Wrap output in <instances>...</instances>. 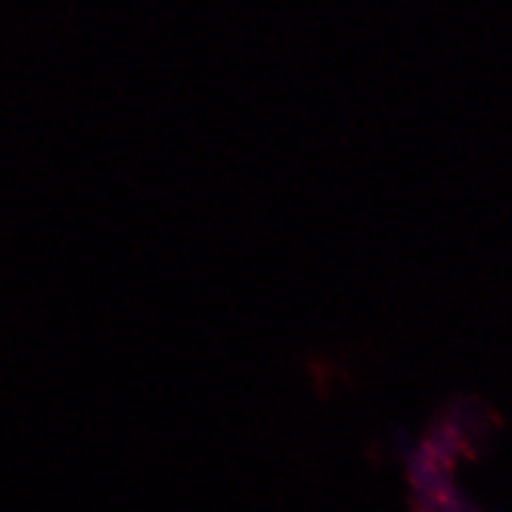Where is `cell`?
<instances>
[{"label": "cell", "mask_w": 512, "mask_h": 512, "mask_svg": "<svg viewBox=\"0 0 512 512\" xmlns=\"http://www.w3.org/2000/svg\"><path fill=\"white\" fill-rule=\"evenodd\" d=\"M438 416H444L447 423L454 426V432L460 435V441L466 447V457H478L481 450L488 447V438H494L497 426H500L494 410L485 401L469 398V395L447 401Z\"/></svg>", "instance_id": "1"}, {"label": "cell", "mask_w": 512, "mask_h": 512, "mask_svg": "<svg viewBox=\"0 0 512 512\" xmlns=\"http://www.w3.org/2000/svg\"><path fill=\"white\" fill-rule=\"evenodd\" d=\"M419 444H423L432 457H438L447 469H454L460 463V457H466V447H463L460 435L454 432V426H450L444 416H435L432 419L429 429L423 432V441H419Z\"/></svg>", "instance_id": "2"}, {"label": "cell", "mask_w": 512, "mask_h": 512, "mask_svg": "<svg viewBox=\"0 0 512 512\" xmlns=\"http://www.w3.org/2000/svg\"><path fill=\"white\" fill-rule=\"evenodd\" d=\"M391 447H395V454H398V460H401V463H407V460L413 457V450H416L413 438H410L401 426L391 429Z\"/></svg>", "instance_id": "3"}, {"label": "cell", "mask_w": 512, "mask_h": 512, "mask_svg": "<svg viewBox=\"0 0 512 512\" xmlns=\"http://www.w3.org/2000/svg\"><path fill=\"white\" fill-rule=\"evenodd\" d=\"M413 512H441L438 503H429V500H416L413 497Z\"/></svg>", "instance_id": "4"}]
</instances>
